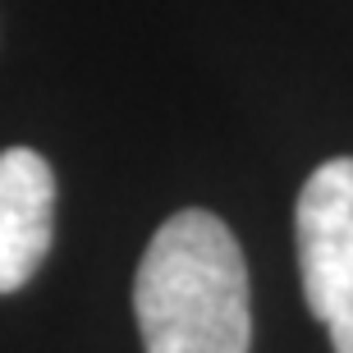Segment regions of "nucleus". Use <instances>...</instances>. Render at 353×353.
I'll return each instance as SVG.
<instances>
[{
	"label": "nucleus",
	"mask_w": 353,
	"mask_h": 353,
	"mask_svg": "<svg viewBox=\"0 0 353 353\" xmlns=\"http://www.w3.org/2000/svg\"><path fill=\"white\" fill-rule=\"evenodd\" d=\"M133 312L147 353H248V266L221 216L188 207L152 234Z\"/></svg>",
	"instance_id": "nucleus-1"
},
{
	"label": "nucleus",
	"mask_w": 353,
	"mask_h": 353,
	"mask_svg": "<svg viewBox=\"0 0 353 353\" xmlns=\"http://www.w3.org/2000/svg\"><path fill=\"white\" fill-rule=\"evenodd\" d=\"M307 307L335 353H353V157H335L303 183L294 207Z\"/></svg>",
	"instance_id": "nucleus-2"
},
{
	"label": "nucleus",
	"mask_w": 353,
	"mask_h": 353,
	"mask_svg": "<svg viewBox=\"0 0 353 353\" xmlns=\"http://www.w3.org/2000/svg\"><path fill=\"white\" fill-rule=\"evenodd\" d=\"M55 174L32 147L0 152V294L23 289L51 252Z\"/></svg>",
	"instance_id": "nucleus-3"
}]
</instances>
